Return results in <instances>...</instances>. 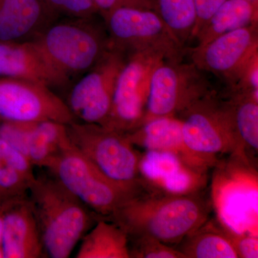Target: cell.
Listing matches in <instances>:
<instances>
[{
	"label": "cell",
	"instance_id": "obj_33",
	"mask_svg": "<svg viewBox=\"0 0 258 258\" xmlns=\"http://www.w3.org/2000/svg\"><path fill=\"white\" fill-rule=\"evenodd\" d=\"M246 1L249 2V3L254 5V7H257L258 8V0H246Z\"/></svg>",
	"mask_w": 258,
	"mask_h": 258
},
{
	"label": "cell",
	"instance_id": "obj_32",
	"mask_svg": "<svg viewBox=\"0 0 258 258\" xmlns=\"http://www.w3.org/2000/svg\"><path fill=\"white\" fill-rule=\"evenodd\" d=\"M9 200H6V201L4 202H0V258H4L3 246H2V243H3V225H4L5 209H6L7 205H8V203Z\"/></svg>",
	"mask_w": 258,
	"mask_h": 258
},
{
	"label": "cell",
	"instance_id": "obj_30",
	"mask_svg": "<svg viewBox=\"0 0 258 258\" xmlns=\"http://www.w3.org/2000/svg\"><path fill=\"white\" fill-rule=\"evenodd\" d=\"M227 0H192L195 22L191 40L195 39L199 32L208 24Z\"/></svg>",
	"mask_w": 258,
	"mask_h": 258
},
{
	"label": "cell",
	"instance_id": "obj_34",
	"mask_svg": "<svg viewBox=\"0 0 258 258\" xmlns=\"http://www.w3.org/2000/svg\"><path fill=\"white\" fill-rule=\"evenodd\" d=\"M6 200H5L4 198H3V195H2L1 192H0V202H4L6 201Z\"/></svg>",
	"mask_w": 258,
	"mask_h": 258
},
{
	"label": "cell",
	"instance_id": "obj_9",
	"mask_svg": "<svg viewBox=\"0 0 258 258\" xmlns=\"http://www.w3.org/2000/svg\"><path fill=\"white\" fill-rule=\"evenodd\" d=\"M163 60H166L164 55L156 51L128 56L117 80L109 116L103 126L127 134L142 124L152 73Z\"/></svg>",
	"mask_w": 258,
	"mask_h": 258
},
{
	"label": "cell",
	"instance_id": "obj_25",
	"mask_svg": "<svg viewBox=\"0 0 258 258\" xmlns=\"http://www.w3.org/2000/svg\"><path fill=\"white\" fill-rule=\"evenodd\" d=\"M35 179H30L0 159V192L5 200L28 196L29 189Z\"/></svg>",
	"mask_w": 258,
	"mask_h": 258
},
{
	"label": "cell",
	"instance_id": "obj_23",
	"mask_svg": "<svg viewBox=\"0 0 258 258\" xmlns=\"http://www.w3.org/2000/svg\"><path fill=\"white\" fill-rule=\"evenodd\" d=\"M155 12L178 42L186 47L191 40L195 15L192 0H154Z\"/></svg>",
	"mask_w": 258,
	"mask_h": 258
},
{
	"label": "cell",
	"instance_id": "obj_1",
	"mask_svg": "<svg viewBox=\"0 0 258 258\" xmlns=\"http://www.w3.org/2000/svg\"><path fill=\"white\" fill-rule=\"evenodd\" d=\"M200 192L143 191L104 219L119 225L128 238L149 236L169 245L179 243L208 220L210 203Z\"/></svg>",
	"mask_w": 258,
	"mask_h": 258
},
{
	"label": "cell",
	"instance_id": "obj_8",
	"mask_svg": "<svg viewBox=\"0 0 258 258\" xmlns=\"http://www.w3.org/2000/svg\"><path fill=\"white\" fill-rule=\"evenodd\" d=\"M213 91L205 71L194 62L163 60L152 73L142 123L159 117L177 116Z\"/></svg>",
	"mask_w": 258,
	"mask_h": 258
},
{
	"label": "cell",
	"instance_id": "obj_15",
	"mask_svg": "<svg viewBox=\"0 0 258 258\" xmlns=\"http://www.w3.org/2000/svg\"><path fill=\"white\" fill-rule=\"evenodd\" d=\"M0 77L41 83L53 91L64 89L70 83L35 40L0 42Z\"/></svg>",
	"mask_w": 258,
	"mask_h": 258
},
{
	"label": "cell",
	"instance_id": "obj_28",
	"mask_svg": "<svg viewBox=\"0 0 258 258\" xmlns=\"http://www.w3.org/2000/svg\"><path fill=\"white\" fill-rule=\"evenodd\" d=\"M219 222L233 244L239 258L258 257L257 235L237 232L231 228L230 226L226 225L221 220H219Z\"/></svg>",
	"mask_w": 258,
	"mask_h": 258
},
{
	"label": "cell",
	"instance_id": "obj_10",
	"mask_svg": "<svg viewBox=\"0 0 258 258\" xmlns=\"http://www.w3.org/2000/svg\"><path fill=\"white\" fill-rule=\"evenodd\" d=\"M128 56L111 47L70 89L66 102L76 121L104 125L115 85Z\"/></svg>",
	"mask_w": 258,
	"mask_h": 258
},
{
	"label": "cell",
	"instance_id": "obj_29",
	"mask_svg": "<svg viewBox=\"0 0 258 258\" xmlns=\"http://www.w3.org/2000/svg\"><path fill=\"white\" fill-rule=\"evenodd\" d=\"M0 159L18 169L30 179L35 178L32 163L23 153L19 152L11 144L0 137Z\"/></svg>",
	"mask_w": 258,
	"mask_h": 258
},
{
	"label": "cell",
	"instance_id": "obj_31",
	"mask_svg": "<svg viewBox=\"0 0 258 258\" xmlns=\"http://www.w3.org/2000/svg\"><path fill=\"white\" fill-rule=\"evenodd\" d=\"M100 16L121 8H139L155 11L154 0H95Z\"/></svg>",
	"mask_w": 258,
	"mask_h": 258
},
{
	"label": "cell",
	"instance_id": "obj_2",
	"mask_svg": "<svg viewBox=\"0 0 258 258\" xmlns=\"http://www.w3.org/2000/svg\"><path fill=\"white\" fill-rule=\"evenodd\" d=\"M45 257L68 258L97 216L50 175L35 176L28 191Z\"/></svg>",
	"mask_w": 258,
	"mask_h": 258
},
{
	"label": "cell",
	"instance_id": "obj_14",
	"mask_svg": "<svg viewBox=\"0 0 258 258\" xmlns=\"http://www.w3.org/2000/svg\"><path fill=\"white\" fill-rule=\"evenodd\" d=\"M125 135L134 147L146 151L171 153L200 170L207 171L217 163V157L198 154L186 146L182 123L177 116L159 117L148 120Z\"/></svg>",
	"mask_w": 258,
	"mask_h": 258
},
{
	"label": "cell",
	"instance_id": "obj_13",
	"mask_svg": "<svg viewBox=\"0 0 258 258\" xmlns=\"http://www.w3.org/2000/svg\"><path fill=\"white\" fill-rule=\"evenodd\" d=\"M139 171L144 187L169 195L200 192L207 182V171L196 169L169 152L146 151L141 154Z\"/></svg>",
	"mask_w": 258,
	"mask_h": 258
},
{
	"label": "cell",
	"instance_id": "obj_18",
	"mask_svg": "<svg viewBox=\"0 0 258 258\" xmlns=\"http://www.w3.org/2000/svg\"><path fill=\"white\" fill-rule=\"evenodd\" d=\"M77 258H131L128 235L115 222L97 217L81 240Z\"/></svg>",
	"mask_w": 258,
	"mask_h": 258
},
{
	"label": "cell",
	"instance_id": "obj_24",
	"mask_svg": "<svg viewBox=\"0 0 258 258\" xmlns=\"http://www.w3.org/2000/svg\"><path fill=\"white\" fill-rule=\"evenodd\" d=\"M131 257L137 258H185L184 254L169 244L149 237L128 238Z\"/></svg>",
	"mask_w": 258,
	"mask_h": 258
},
{
	"label": "cell",
	"instance_id": "obj_27",
	"mask_svg": "<svg viewBox=\"0 0 258 258\" xmlns=\"http://www.w3.org/2000/svg\"><path fill=\"white\" fill-rule=\"evenodd\" d=\"M229 90L250 91L258 93V52L241 68Z\"/></svg>",
	"mask_w": 258,
	"mask_h": 258
},
{
	"label": "cell",
	"instance_id": "obj_4",
	"mask_svg": "<svg viewBox=\"0 0 258 258\" xmlns=\"http://www.w3.org/2000/svg\"><path fill=\"white\" fill-rule=\"evenodd\" d=\"M63 187L93 212L107 218L145 189L123 187L108 179L70 143L46 168Z\"/></svg>",
	"mask_w": 258,
	"mask_h": 258
},
{
	"label": "cell",
	"instance_id": "obj_6",
	"mask_svg": "<svg viewBox=\"0 0 258 258\" xmlns=\"http://www.w3.org/2000/svg\"><path fill=\"white\" fill-rule=\"evenodd\" d=\"M185 143L193 152L217 157L230 153L248 162L225 102L215 91L195 101L177 115Z\"/></svg>",
	"mask_w": 258,
	"mask_h": 258
},
{
	"label": "cell",
	"instance_id": "obj_5",
	"mask_svg": "<svg viewBox=\"0 0 258 258\" xmlns=\"http://www.w3.org/2000/svg\"><path fill=\"white\" fill-rule=\"evenodd\" d=\"M70 142L108 179L132 189H144L139 176L141 154L125 134L95 123L67 125Z\"/></svg>",
	"mask_w": 258,
	"mask_h": 258
},
{
	"label": "cell",
	"instance_id": "obj_21",
	"mask_svg": "<svg viewBox=\"0 0 258 258\" xmlns=\"http://www.w3.org/2000/svg\"><path fill=\"white\" fill-rule=\"evenodd\" d=\"M181 242L178 250L185 258H239L219 220L207 221Z\"/></svg>",
	"mask_w": 258,
	"mask_h": 258
},
{
	"label": "cell",
	"instance_id": "obj_12",
	"mask_svg": "<svg viewBox=\"0 0 258 258\" xmlns=\"http://www.w3.org/2000/svg\"><path fill=\"white\" fill-rule=\"evenodd\" d=\"M258 52V24L227 32L201 47L190 49L191 62L230 85L247 60Z\"/></svg>",
	"mask_w": 258,
	"mask_h": 258
},
{
	"label": "cell",
	"instance_id": "obj_3",
	"mask_svg": "<svg viewBox=\"0 0 258 258\" xmlns=\"http://www.w3.org/2000/svg\"><path fill=\"white\" fill-rule=\"evenodd\" d=\"M97 16L58 18L35 40L69 82L92 69L111 48L104 22Z\"/></svg>",
	"mask_w": 258,
	"mask_h": 258
},
{
	"label": "cell",
	"instance_id": "obj_7",
	"mask_svg": "<svg viewBox=\"0 0 258 258\" xmlns=\"http://www.w3.org/2000/svg\"><path fill=\"white\" fill-rule=\"evenodd\" d=\"M111 46L127 56L156 51L166 60H181L186 47L176 40L162 19L152 10L121 8L102 17Z\"/></svg>",
	"mask_w": 258,
	"mask_h": 258
},
{
	"label": "cell",
	"instance_id": "obj_20",
	"mask_svg": "<svg viewBox=\"0 0 258 258\" xmlns=\"http://www.w3.org/2000/svg\"><path fill=\"white\" fill-rule=\"evenodd\" d=\"M67 125L52 120L30 123L28 157L32 165L47 168L55 156L71 143Z\"/></svg>",
	"mask_w": 258,
	"mask_h": 258
},
{
	"label": "cell",
	"instance_id": "obj_19",
	"mask_svg": "<svg viewBox=\"0 0 258 258\" xmlns=\"http://www.w3.org/2000/svg\"><path fill=\"white\" fill-rule=\"evenodd\" d=\"M258 24V8L246 0H227L195 37L201 47L224 34Z\"/></svg>",
	"mask_w": 258,
	"mask_h": 258
},
{
	"label": "cell",
	"instance_id": "obj_11",
	"mask_svg": "<svg viewBox=\"0 0 258 258\" xmlns=\"http://www.w3.org/2000/svg\"><path fill=\"white\" fill-rule=\"evenodd\" d=\"M0 120L32 122L76 121L66 102L41 83L0 77Z\"/></svg>",
	"mask_w": 258,
	"mask_h": 258
},
{
	"label": "cell",
	"instance_id": "obj_17",
	"mask_svg": "<svg viewBox=\"0 0 258 258\" xmlns=\"http://www.w3.org/2000/svg\"><path fill=\"white\" fill-rule=\"evenodd\" d=\"M58 18L44 0H0V42L34 41Z\"/></svg>",
	"mask_w": 258,
	"mask_h": 258
},
{
	"label": "cell",
	"instance_id": "obj_26",
	"mask_svg": "<svg viewBox=\"0 0 258 258\" xmlns=\"http://www.w3.org/2000/svg\"><path fill=\"white\" fill-rule=\"evenodd\" d=\"M60 18H88L99 15L95 0H44Z\"/></svg>",
	"mask_w": 258,
	"mask_h": 258
},
{
	"label": "cell",
	"instance_id": "obj_22",
	"mask_svg": "<svg viewBox=\"0 0 258 258\" xmlns=\"http://www.w3.org/2000/svg\"><path fill=\"white\" fill-rule=\"evenodd\" d=\"M244 149H258V93L229 90L223 98Z\"/></svg>",
	"mask_w": 258,
	"mask_h": 258
},
{
	"label": "cell",
	"instance_id": "obj_16",
	"mask_svg": "<svg viewBox=\"0 0 258 258\" xmlns=\"http://www.w3.org/2000/svg\"><path fill=\"white\" fill-rule=\"evenodd\" d=\"M2 246L4 258L45 257L40 230L28 196L8 201Z\"/></svg>",
	"mask_w": 258,
	"mask_h": 258
}]
</instances>
